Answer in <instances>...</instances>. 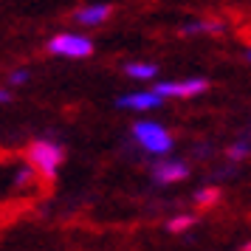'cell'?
I'll return each mask as SVG.
<instances>
[{
    "label": "cell",
    "mask_w": 251,
    "mask_h": 251,
    "mask_svg": "<svg viewBox=\"0 0 251 251\" xmlns=\"http://www.w3.org/2000/svg\"><path fill=\"white\" fill-rule=\"evenodd\" d=\"M62 164V147L54 144V141H34L31 150H28V167L37 172V175H46V178H54Z\"/></svg>",
    "instance_id": "1"
},
{
    "label": "cell",
    "mask_w": 251,
    "mask_h": 251,
    "mask_svg": "<svg viewBox=\"0 0 251 251\" xmlns=\"http://www.w3.org/2000/svg\"><path fill=\"white\" fill-rule=\"evenodd\" d=\"M133 133H136L138 144L147 150V152H152V155H167L172 150L170 130L164 125H158V122H138V125L133 127Z\"/></svg>",
    "instance_id": "2"
},
{
    "label": "cell",
    "mask_w": 251,
    "mask_h": 251,
    "mask_svg": "<svg viewBox=\"0 0 251 251\" xmlns=\"http://www.w3.org/2000/svg\"><path fill=\"white\" fill-rule=\"evenodd\" d=\"M48 51L51 54H57V57H91L93 51V43L88 37H79V34H59L54 37L51 43H48Z\"/></svg>",
    "instance_id": "3"
},
{
    "label": "cell",
    "mask_w": 251,
    "mask_h": 251,
    "mask_svg": "<svg viewBox=\"0 0 251 251\" xmlns=\"http://www.w3.org/2000/svg\"><path fill=\"white\" fill-rule=\"evenodd\" d=\"M209 85L206 79H186V82H161L158 88H155V96L164 99V96H181V99H189V96H198V93H203Z\"/></svg>",
    "instance_id": "4"
},
{
    "label": "cell",
    "mask_w": 251,
    "mask_h": 251,
    "mask_svg": "<svg viewBox=\"0 0 251 251\" xmlns=\"http://www.w3.org/2000/svg\"><path fill=\"white\" fill-rule=\"evenodd\" d=\"M164 99H158L155 93H125V96H119L116 104L122 107V110H152V107H158Z\"/></svg>",
    "instance_id": "5"
},
{
    "label": "cell",
    "mask_w": 251,
    "mask_h": 251,
    "mask_svg": "<svg viewBox=\"0 0 251 251\" xmlns=\"http://www.w3.org/2000/svg\"><path fill=\"white\" fill-rule=\"evenodd\" d=\"M152 175L161 183H175V181H183L189 175V170H186V164H181V161H164V164H155Z\"/></svg>",
    "instance_id": "6"
},
{
    "label": "cell",
    "mask_w": 251,
    "mask_h": 251,
    "mask_svg": "<svg viewBox=\"0 0 251 251\" xmlns=\"http://www.w3.org/2000/svg\"><path fill=\"white\" fill-rule=\"evenodd\" d=\"M110 17V6L107 3H96V6H85L76 12V23L82 25H99Z\"/></svg>",
    "instance_id": "7"
},
{
    "label": "cell",
    "mask_w": 251,
    "mask_h": 251,
    "mask_svg": "<svg viewBox=\"0 0 251 251\" xmlns=\"http://www.w3.org/2000/svg\"><path fill=\"white\" fill-rule=\"evenodd\" d=\"M125 71L127 76H136V79H152L158 74V68L150 65V62H130V65H125Z\"/></svg>",
    "instance_id": "8"
},
{
    "label": "cell",
    "mask_w": 251,
    "mask_h": 251,
    "mask_svg": "<svg viewBox=\"0 0 251 251\" xmlns=\"http://www.w3.org/2000/svg\"><path fill=\"white\" fill-rule=\"evenodd\" d=\"M195 201L201 206H212V203H217L220 201V189L217 186H209V189H201V192L195 195Z\"/></svg>",
    "instance_id": "9"
},
{
    "label": "cell",
    "mask_w": 251,
    "mask_h": 251,
    "mask_svg": "<svg viewBox=\"0 0 251 251\" xmlns=\"http://www.w3.org/2000/svg\"><path fill=\"white\" fill-rule=\"evenodd\" d=\"M189 226H195V217L192 215H178V217H172L170 223H167L170 231H183V228H189Z\"/></svg>",
    "instance_id": "10"
},
{
    "label": "cell",
    "mask_w": 251,
    "mask_h": 251,
    "mask_svg": "<svg viewBox=\"0 0 251 251\" xmlns=\"http://www.w3.org/2000/svg\"><path fill=\"white\" fill-rule=\"evenodd\" d=\"M246 155H249V141H237V144L228 147V158L231 161H240V158H246Z\"/></svg>",
    "instance_id": "11"
},
{
    "label": "cell",
    "mask_w": 251,
    "mask_h": 251,
    "mask_svg": "<svg viewBox=\"0 0 251 251\" xmlns=\"http://www.w3.org/2000/svg\"><path fill=\"white\" fill-rule=\"evenodd\" d=\"M12 82L14 85H23V82H28V71H12Z\"/></svg>",
    "instance_id": "12"
},
{
    "label": "cell",
    "mask_w": 251,
    "mask_h": 251,
    "mask_svg": "<svg viewBox=\"0 0 251 251\" xmlns=\"http://www.w3.org/2000/svg\"><path fill=\"white\" fill-rule=\"evenodd\" d=\"M9 99H12L9 93H6V91H0V102H9Z\"/></svg>",
    "instance_id": "13"
}]
</instances>
